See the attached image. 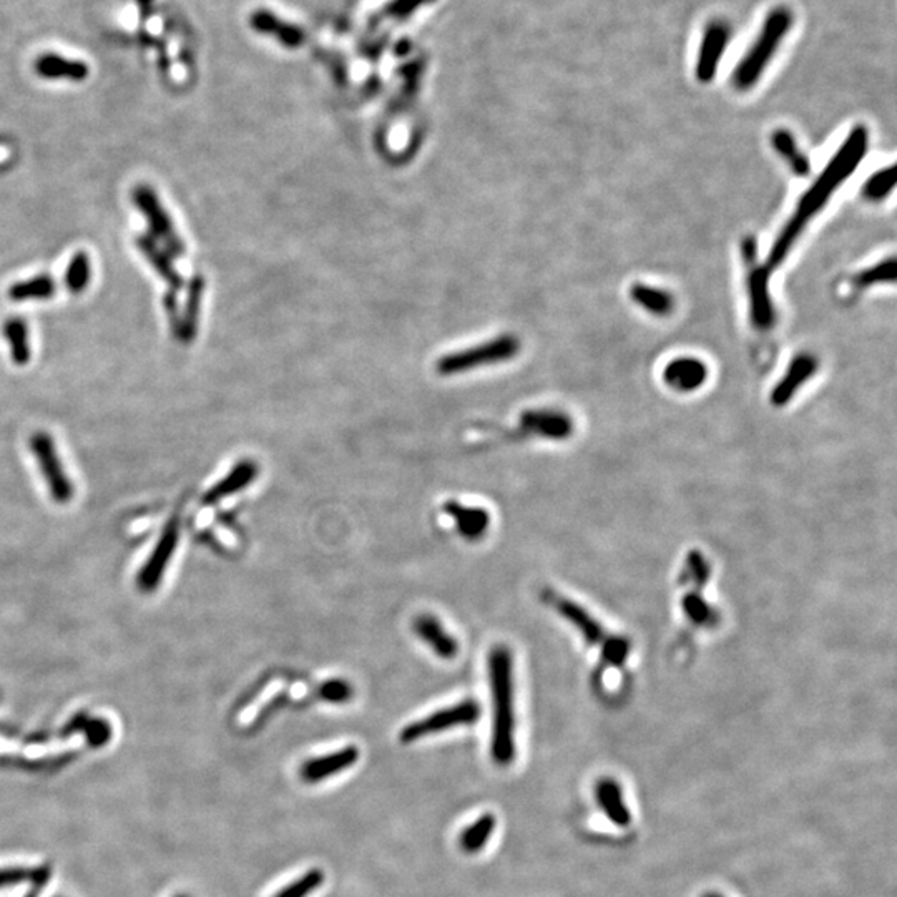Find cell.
Listing matches in <instances>:
<instances>
[{"instance_id":"obj_1","label":"cell","mask_w":897,"mask_h":897,"mask_svg":"<svg viewBox=\"0 0 897 897\" xmlns=\"http://www.w3.org/2000/svg\"><path fill=\"white\" fill-rule=\"evenodd\" d=\"M867 147L869 131L865 125H856L846 137L843 145L838 148V152L834 153L831 162L828 163V166L818 176V180L803 195L794 215L781 229L778 238L775 239L767 255V270H775L785 263L789 251L796 245L811 220L821 211L830 198L836 193V190L854 174L859 163L865 160Z\"/></svg>"},{"instance_id":"obj_2","label":"cell","mask_w":897,"mask_h":897,"mask_svg":"<svg viewBox=\"0 0 897 897\" xmlns=\"http://www.w3.org/2000/svg\"><path fill=\"white\" fill-rule=\"evenodd\" d=\"M489 683L492 695V759L507 767L516 758V712H514V657L506 645L489 653Z\"/></svg>"},{"instance_id":"obj_3","label":"cell","mask_w":897,"mask_h":897,"mask_svg":"<svg viewBox=\"0 0 897 897\" xmlns=\"http://www.w3.org/2000/svg\"><path fill=\"white\" fill-rule=\"evenodd\" d=\"M793 27V12L786 7H776L769 12L759 31V35L733 74V85L741 92L755 87L765 74L773 55L776 54L789 29Z\"/></svg>"},{"instance_id":"obj_4","label":"cell","mask_w":897,"mask_h":897,"mask_svg":"<svg viewBox=\"0 0 897 897\" xmlns=\"http://www.w3.org/2000/svg\"><path fill=\"white\" fill-rule=\"evenodd\" d=\"M549 602L557 608V612L567 618L573 627L577 628L582 637L592 643L594 647H600L604 650V661L614 667H622L627 661L630 653V645L623 638L608 635L606 630L595 620L594 616L588 615V612L582 606L573 604L569 598H562L549 592Z\"/></svg>"},{"instance_id":"obj_5","label":"cell","mask_w":897,"mask_h":897,"mask_svg":"<svg viewBox=\"0 0 897 897\" xmlns=\"http://www.w3.org/2000/svg\"><path fill=\"white\" fill-rule=\"evenodd\" d=\"M746 260V288L749 298V318L757 329L767 331L776 323V311L769 292V270L758 265L757 239L748 237L743 243Z\"/></svg>"},{"instance_id":"obj_6","label":"cell","mask_w":897,"mask_h":897,"mask_svg":"<svg viewBox=\"0 0 897 897\" xmlns=\"http://www.w3.org/2000/svg\"><path fill=\"white\" fill-rule=\"evenodd\" d=\"M133 205L147 220L148 228L152 231L153 238L162 241L163 248L166 249L174 256H184V243L182 237L178 235L174 225V220L166 208L163 206L157 192L148 184H139L131 192Z\"/></svg>"},{"instance_id":"obj_7","label":"cell","mask_w":897,"mask_h":897,"mask_svg":"<svg viewBox=\"0 0 897 897\" xmlns=\"http://www.w3.org/2000/svg\"><path fill=\"white\" fill-rule=\"evenodd\" d=\"M480 714H482V708L476 700H464V702L453 704L449 708H444L435 713L429 714L419 722L408 724L400 731V743L411 745L414 741L422 740L424 736L435 735V733H441L445 730L457 728V726L477 723Z\"/></svg>"},{"instance_id":"obj_8","label":"cell","mask_w":897,"mask_h":897,"mask_svg":"<svg viewBox=\"0 0 897 897\" xmlns=\"http://www.w3.org/2000/svg\"><path fill=\"white\" fill-rule=\"evenodd\" d=\"M31 449L37 457V462L49 486L50 496L57 504H67L74 496V487L70 479L67 477L60 457L55 451L54 439L44 431L33 434L31 437Z\"/></svg>"},{"instance_id":"obj_9","label":"cell","mask_w":897,"mask_h":897,"mask_svg":"<svg viewBox=\"0 0 897 897\" xmlns=\"http://www.w3.org/2000/svg\"><path fill=\"white\" fill-rule=\"evenodd\" d=\"M731 37V29L723 21H713L708 23L703 35L700 54L695 66V76L702 84H710L716 76L722 57L726 52V47Z\"/></svg>"},{"instance_id":"obj_10","label":"cell","mask_w":897,"mask_h":897,"mask_svg":"<svg viewBox=\"0 0 897 897\" xmlns=\"http://www.w3.org/2000/svg\"><path fill=\"white\" fill-rule=\"evenodd\" d=\"M178 541H180V520L178 517H174L166 524L162 537L157 543L150 559L147 561L145 567L139 573L137 584L143 592H152L162 582L163 572L174 557Z\"/></svg>"},{"instance_id":"obj_11","label":"cell","mask_w":897,"mask_h":897,"mask_svg":"<svg viewBox=\"0 0 897 897\" xmlns=\"http://www.w3.org/2000/svg\"><path fill=\"white\" fill-rule=\"evenodd\" d=\"M818 369L816 357L810 353H801L793 357L785 376L781 378L771 392V404L775 408H785L789 400L796 396L803 384H806Z\"/></svg>"},{"instance_id":"obj_12","label":"cell","mask_w":897,"mask_h":897,"mask_svg":"<svg viewBox=\"0 0 897 897\" xmlns=\"http://www.w3.org/2000/svg\"><path fill=\"white\" fill-rule=\"evenodd\" d=\"M708 379V368L702 359L696 357H677L667 364L663 371V381L671 390L678 392H693L700 390Z\"/></svg>"},{"instance_id":"obj_13","label":"cell","mask_w":897,"mask_h":897,"mask_svg":"<svg viewBox=\"0 0 897 897\" xmlns=\"http://www.w3.org/2000/svg\"><path fill=\"white\" fill-rule=\"evenodd\" d=\"M357 759H359V749L356 746H346L331 755L311 758L304 761L300 773L306 783H319L356 765Z\"/></svg>"},{"instance_id":"obj_14","label":"cell","mask_w":897,"mask_h":897,"mask_svg":"<svg viewBox=\"0 0 897 897\" xmlns=\"http://www.w3.org/2000/svg\"><path fill=\"white\" fill-rule=\"evenodd\" d=\"M517 349H519V343L514 337H504V339L494 341L487 346L479 347L474 353L469 351L472 354H461V356L444 359L441 363V371L443 372L464 371V369L471 368V364L477 359H482L486 363L507 359V357L514 356L517 353Z\"/></svg>"},{"instance_id":"obj_15","label":"cell","mask_w":897,"mask_h":897,"mask_svg":"<svg viewBox=\"0 0 897 897\" xmlns=\"http://www.w3.org/2000/svg\"><path fill=\"white\" fill-rule=\"evenodd\" d=\"M412 628L417 637L422 638L437 657L443 659H455L459 653V645L453 635L447 633V630L441 625V622L433 615L416 616Z\"/></svg>"},{"instance_id":"obj_16","label":"cell","mask_w":897,"mask_h":897,"mask_svg":"<svg viewBox=\"0 0 897 897\" xmlns=\"http://www.w3.org/2000/svg\"><path fill=\"white\" fill-rule=\"evenodd\" d=\"M444 512L454 519L459 534L467 541H479L490 524V516L486 508L467 507L455 500L445 502Z\"/></svg>"},{"instance_id":"obj_17","label":"cell","mask_w":897,"mask_h":897,"mask_svg":"<svg viewBox=\"0 0 897 897\" xmlns=\"http://www.w3.org/2000/svg\"><path fill=\"white\" fill-rule=\"evenodd\" d=\"M137 248L140 249L145 260L152 265L153 270L162 278L163 282L168 283L172 290H180L184 284V278L175 268L174 261L170 258L168 251L158 245V241L153 238L152 235H139L135 238Z\"/></svg>"},{"instance_id":"obj_18","label":"cell","mask_w":897,"mask_h":897,"mask_svg":"<svg viewBox=\"0 0 897 897\" xmlns=\"http://www.w3.org/2000/svg\"><path fill=\"white\" fill-rule=\"evenodd\" d=\"M522 426L532 433L547 439L562 441L573 433V422L569 416L557 411H529L522 416Z\"/></svg>"},{"instance_id":"obj_19","label":"cell","mask_w":897,"mask_h":897,"mask_svg":"<svg viewBox=\"0 0 897 897\" xmlns=\"http://www.w3.org/2000/svg\"><path fill=\"white\" fill-rule=\"evenodd\" d=\"M256 476H258V465L253 461H241L239 464L235 465V469H231V472L223 480H220L217 486L211 487L206 492L203 504L211 506L228 496L237 494L239 490L247 489Z\"/></svg>"},{"instance_id":"obj_20","label":"cell","mask_w":897,"mask_h":897,"mask_svg":"<svg viewBox=\"0 0 897 897\" xmlns=\"http://www.w3.org/2000/svg\"><path fill=\"white\" fill-rule=\"evenodd\" d=\"M35 70L42 78L49 80H72L80 82L88 76V67L84 62L70 60L62 55H40L35 62Z\"/></svg>"},{"instance_id":"obj_21","label":"cell","mask_w":897,"mask_h":897,"mask_svg":"<svg viewBox=\"0 0 897 897\" xmlns=\"http://www.w3.org/2000/svg\"><path fill=\"white\" fill-rule=\"evenodd\" d=\"M597 800H598L600 808L605 812L606 818L616 826L627 828L628 824L632 822L630 811L625 806V801L622 796V789L615 781H610V779L600 781L597 786Z\"/></svg>"},{"instance_id":"obj_22","label":"cell","mask_w":897,"mask_h":897,"mask_svg":"<svg viewBox=\"0 0 897 897\" xmlns=\"http://www.w3.org/2000/svg\"><path fill=\"white\" fill-rule=\"evenodd\" d=\"M630 296H632L633 303L638 304L641 309H645L647 313L653 314V316L665 318V316L673 313V309H675V300L670 292H665L661 288L650 286V284L635 283L630 288Z\"/></svg>"},{"instance_id":"obj_23","label":"cell","mask_w":897,"mask_h":897,"mask_svg":"<svg viewBox=\"0 0 897 897\" xmlns=\"http://www.w3.org/2000/svg\"><path fill=\"white\" fill-rule=\"evenodd\" d=\"M57 284L52 276L37 274L22 282L13 283L7 294L15 303H25V301H47L54 296Z\"/></svg>"},{"instance_id":"obj_24","label":"cell","mask_w":897,"mask_h":897,"mask_svg":"<svg viewBox=\"0 0 897 897\" xmlns=\"http://www.w3.org/2000/svg\"><path fill=\"white\" fill-rule=\"evenodd\" d=\"M2 335L11 349L12 361L17 366H25L31 356V341H29V327L22 318H9L2 326Z\"/></svg>"},{"instance_id":"obj_25","label":"cell","mask_w":897,"mask_h":897,"mask_svg":"<svg viewBox=\"0 0 897 897\" xmlns=\"http://www.w3.org/2000/svg\"><path fill=\"white\" fill-rule=\"evenodd\" d=\"M202 294H203V280L200 276H196L190 283L184 313L180 314V337H178V341L190 343L195 337L198 318H200V306H202Z\"/></svg>"},{"instance_id":"obj_26","label":"cell","mask_w":897,"mask_h":897,"mask_svg":"<svg viewBox=\"0 0 897 897\" xmlns=\"http://www.w3.org/2000/svg\"><path fill=\"white\" fill-rule=\"evenodd\" d=\"M771 145L788 162L789 168L800 176L810 175L811 165L808 157L801 152L794 137L788 130H776L771 137Z\"/></svg>"},{"instance_id":"obj_27","label":"cell","mask_w":897,"mask_h":897,"mask_svg":"<svg viewBox=\"0 0 897 897\" xmlns=\"http://www.w3.org/2000/svg\"><path fill=\"white\" fill-rule=\"evenodd\" d=\"M496 816L487 812V814H482L479 820H477L474 824L467 826L464 832L461 834V848L464 849L465 853L472 854L479 853L484 846H486L487 841L490 839L492 832L496 830Z\"/></svg>"},{"instance_id":"obj_28","label":"cell","mask_w":897,"mask_h":897,"mask_svg":"<svg viewBox=\"0 0 897 897\" xmlns=\"http://www.w3.org/2000/svg\"><path fill=\"white\" fill-rule=\"evenodd\" d=\"M90 280H92L90 256L85 251H76L67 265L66 276H64L66 288L72 294H80L87 290Z\"/></svg>"},{"instance_id":"obj_29","label":"cell","mask_w":897,"mask_h":897,"mask_svg":"<svg viewBox=\"0 0 897 897\" xmlns=\"http://www.w3.org/2000/svg\"><path fill=\"white\" fill-rule=\"evenodd\" d=\"M894 186H896V166L889 165L867 178L863 186V196L869 202H881L891 195Z\"/></svg>"},{"instance_id":"obj_30","label":"cell","mask_w":897,"mask_h":897,"mask_svg":"<svg viewBox=\"0 0 897 897\" xmlns=\"http://www.w3.org/2000/svg\"><path fill=\"white\" fill-rule=\"evenodd\" d=\"M886 283L889 284L896 283V258L894 256L881 261L873 268H867L863 273H859L854 278L853 284L854 288L866 290V288H871L875 284H886Z\"/></svg>"},{"instance_id":"obj_31","label":"cell","mask_w":897,"mask_h":897,"mask_svg":"<svg viewBox=\"0 0 897 897\" xmlns=\"http://www.w3.org/2000/svg\"><path fill=\"white\" fill-rule=\"evenodd\" d=\"M50 877V869L40 866V867H7L0 869V889L2 887L15 886L23 881H31L35 886H44Z\"/></svg>"},{"instance_id":"obj_32","label":"cell","mask_w":897,"mask_h":897,"mask_svg":"<svg viewBox=\"0 0 897 897\" xmlns=\"http://www.w3.org/2000/svg\"><path fill=\"white\" fill-rule=\"evenodd\" d=\"M325 883V873L321 869H309L306 875L296 879L288 887H283L282 891L274 897H306L309 896L313 891Z\"/></svg>"},{"instance_id":"obj_33","label":"cell","mask_w":897,"mask_h":897,"mask_svg":"<svg viewBox=\"0 0 897 897\" xmlns=\"http://www.w3.org/2000/svg\"><path fill=\"white\" fill-rule=\"evenodd\" d=\"M318 695L325 702L339 704V703H347L353 698L354 688L351 686L349 681L343 680V678H333V680H327L319 685Z\"/></svg>"},{"instance_id":"obj_34","label":"cell","mask_w":897,"mask_h":897,"mask_svg":"<svg viewBox=\"0 0 897 897\" xmlns=\"http://www.w3.org/2000/svg\"><path fill=\"white\" fill-rule=\"evenodd\" d=\"M84 730L87 733L88 743L92 746L107 745L112 738L110 724L102 720H87L84 723Z\"/></svg>"},{"instance_id":"obj_35","label":"cell","mask_w":897,"mask_h":897,"mask_svg":"<svg viewBox=\"0 0 897 897\" xmlns=\"http://www.w3.org/2000/svg\"><path fill=\"white\" fill-rule=\"evenodd\" d=\"M163 308H165V313H166V318H168V323H170V329L174 333L175 337L178 339L180 337V303L175 296V292H165L163 296Z\"/></svg>"},{"instance_id":"obj_36","label":"cell","mask_w":897,"mask_h":897,"mask_svg":"<svg viewBox=\"0 0 897 897\" xmlns=\"http://www.w3.org/2000/svg\"><path fill=\"white\" fill-rule=\"evenodd\" d=\"M39 891H40V887H35V889H32L31 893H27V896L25 897H37V894H39Z\"/></svg>"},{"instance_id":"obj_37","label":"cell","mask_w":897,"mask_h":897,"mask_svg":"<svg viewBox=\"0 0 897 897\" xmlns=\"http://www.w3.org/2000/svg\"><path fill=\"white\" fill-rule=\"evenodd\" d=\"M704 897H722V896H718V894H706V896Z\"/></svg>"},{"instance_id":"obj_38","label":"cell","mask_w":897,"mask_h":897,"mask_svg":"<svg viewBox=\"0 0 897 897\" xmlns=\"http://www.w3.org/2000/svg\"><path fill=\"white\" fill-rule=\"evenodd\" d=\"M176 897H188V896H186V894H182V896H176Z\"/></svg>"}]
</instances>
